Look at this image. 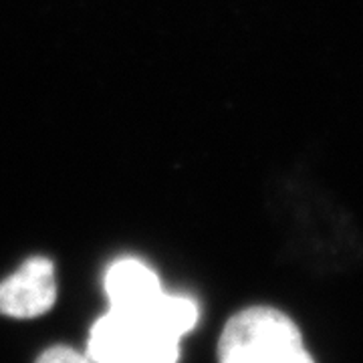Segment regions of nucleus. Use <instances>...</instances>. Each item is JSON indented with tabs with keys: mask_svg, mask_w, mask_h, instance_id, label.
I'll return each instance as SVG.
<instances>
[{
	"mask_svg": "<svg viewBox=\"0 0 363 363\" xmlns=\"http://www.w3.org/2000/svg\"><path fill=\"white\" fill-rule=\"evenodd\" d=\"M57 298L52 262L33 257L0 283V315L13 319H35L49 313Z\"/></svg>",
	"mask_w": 363,
	"mask_h": 363,
	"instance_id": "3",
	"label": "nucleus"
},
{
	"mask_svg": "<svg viewBox=\"0 0 363 363\" xmlns=\"http://www.w3.org/2000/svg\"><path fill=\"white\" fill-rule=\"evenodd\" d=\"M218 363H315L297 323L274 307L233 315L218 339Z\"/></svg>",
	"mask_w": 363,
	"mask_h": 363,
	"instance_id": "2",
	"label": "nucleus"
},
{
	"mask_svg": "<svg viewBox=\"0 0 363 363\" xmlns=\"http://www.w3.org/2000/svg\"><path fill=\"white\" fill-rule=\"evenodd\" d=\"M35 363H95L87 353L67 347V345H55L40 353Z\"/></svg>",
	"mask_w": 363,
	"mask_h": 363,
	"instance_id": "5",
	"label": "nucleus"
},
{
	"mask_svg": "<svg viewBox=\"0 0 363 363\" xmlns=\"http://www.w3.org/2000/svg\"><path fill=\"white\" fill-rule=\"evenodd\" d=\"M105 293L111 311L130 315L160 311L169 297L156 272L138 259H121L107 269Z\"/></svg>",
	"mask_w": 363,
	"mask_h": 363,
	"instance_id": "4",
	"label": "nucleus"
},
{
	"mask_svg": "<svg viewBox=\"0 0 363 363\" xmlns=\"http://www.w3.org/2000/svg\"><path fill=\"white\" fill-rule=\"evenodd\" d=\"M174 298L152 315L109 309L91 327L87 355L95 363H178L180 339L198 323V305L190 297Z\"/></svg>",
	"mask_w": 363,
	"mask_h": 363,
	"instance_id": "1",
	"label": "nucleus"
}]
</instances>
